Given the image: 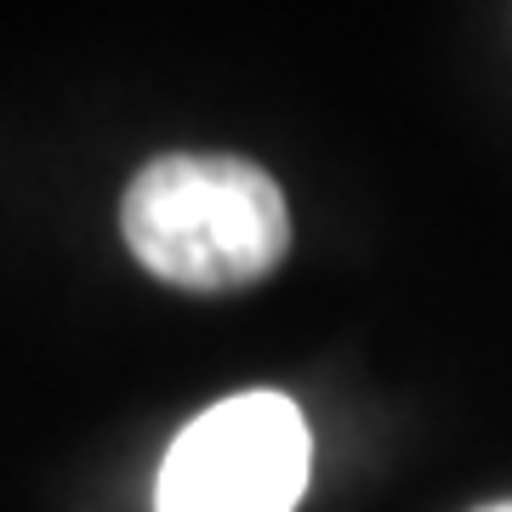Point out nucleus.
<instances>
[{
    "instance_id": "1",
    "label": "nucleus",
    "mask_w": 512,
    "mask_h": 512,
    "mask_svg": "<svg viewBox=\"0 0 512 512\" xmlns=\"http://www.w3.org/2000/svg\"><path fill=\"white\" fill-rule=\"evenodd\" d=\"M126 251L194 296L251 291L291 256V205L245 154H154L120 200Z\"/></svg>"
},
{
    "instance_id": "2",
    "label": "nucleus",
    "mask_w": 512,
    "mask_h": 512,
    "mask_svg": "<svg viewBox=\"0 0 512 512\" xmlns=\"http://www.w3.org/2000/svg\"><path fill=\"white\" fill-rule=\"evenodd\" d=\"M313 439L296 399L251 387L211 404L165 450L154 512H296Z\"/></svg>"
},
{
    "instance_id": "3",
    "label": "nucleus",
    "mask_w": 512,
    "mask_h": 512,
    "mask_svg": "<svg viewBox=\"0 0 512 512\" xmlns=\"http://www.w3.org/2000/svg\"><path fill=\"white\" fill-rule=\"evenodd\" d=\"M473 512H512V501H490V507H473Z\"/></svg>"
}]
</instances>
